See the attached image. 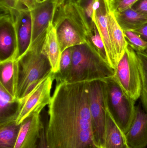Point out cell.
Instances as JSON below:
<instances>
[{
  "label": "cell",
  "instance_id": "obj_30",
  "mask_svg": "<svg viewBox=\"0 0 147 148\" xmlns=\"http://www.w3.org/2000/svg\"><path fill=\"white\" fill-rule=\"evenodd\" d=\"M133 31L138 34L144 41L147 42V22L140 27Z\"/></svg>",
  "mask_w": 147,
  "mask_h": 148
},
{
  "label": "cell",
  "instance_id": "obj_31",
  "mask_svg": "<svg viewBox=\"0 0 147 148\" xmlns=\"http://www.w3.org/2000/svg\"><path fill=\"white\" fill-rule=\"evenodd\" d=\"M37 148H48L45 136V127L42 128L41 132V136Z\"/></svg>",
  "mask_w": 147,
  "mask_h": 148
},
{
  "label": "cell",
  "instance_id": "obj_1",
  "mask_svg": "<svg viewBox=\"0 0 147 148\" xmlns=\"http://www.w3.org/2000/svg\"><path fill=\"white\" fill-rule=\"evenodd\" d=\"M48 105V148H91L95 145L88 82L56 83Z\"/></svg>",
  "mask_w": 147,
  "mask_h": 148
},
{
  "label": "cell",
  "instance_id": "obj_8",
  "mask_svg": "<svg viewBox=\"0 0 147 148\" xmlns=\"http://www.w3.org/2000/svg\"><path fill=\"white\" fill-rule=\"evenodd\" d=\"M54 74L52 73L41 80L24 98L19 101V110L16 122L21 124L28 117L34 114H41L44 108L49 105Z\"/></svg>",
  "mask_w": 147,
  "mask_h": 148
},
{
  "label": "cell",
  "instance_id": "obj_5",
  "mask_svg": "<svg viewBox=\"0 0 147 148\" xmlns=\"http://www.w3.org/2000/svg\"><path fill=\"white\" fill-rule=\"evenodd\" d=\"M104 81L107 111L125 134L134 116L135 101L124 92L114 77Z\"/></svg>",
  "mask_w": 147,
  "mask_h": 148
},
{
  "label": "cell",
  "instance_id": "obj_9",
  "mask_svg": "<svg viewBox=\"0 0 147 148\" xmlns=\"http://www.w3.org/2000/svg\"><path fill=\"white\" fill-rule=\"evenodd\" d=\"M59 1L37 0L33 8L29 10L32 21L30 45L39 38L45 36L48 26L53 21Z\"/></svg>",
  "mask_w": 147,
  "mask_h": 148
},
{
  "label": "cell",
  "instance_id": "obj_21",
  "mask_svg": "<svg viewBox=\"0 0 147 148\" xmlns=\"http://www.w3.org/2000/svg\"><path fill=\"white\" fill-rule=\"evenodd\" d=\"M15 62L13 59L0 62L1 85L12 95L15 96Z\"/></svg>",
  "mask_w": 147,
  "mask_h": 148
},
{
  "label": "cell",
  "instance_id": "obj_17",
  "mask_svg": "<svg viewBox=\"0 0 147 148\" xmlns=\"http://www.w3.org/2000/svg\"><path fill=\"white\" fill-rule=\"evenodd\" d=\"M19 101L0 84V125L16 121Z\"/></svg>",
  "mask_w": 147,
  "mask_h": 148
},
{
  "label": "cell",
  "instance_id": "obj_32",
  "mask_svg": "<svg viewBox=\"0 0 147 148\" xmlns=\"http://www.w3.org/2000/svg\"><path fill=\"white\" fill-rule=\"evenodd\" d=\"M91 148H102L100 147H98V146H96V145H94V146H92Z\"/></svg>",
  "mask_w": 147,
  "mask_h": 148
},
{
  "label": "cell",
  "instance_id": "obj_28",
  "mask_svg": "<svg viewBox=\"0 0 147 148\" xmlns=\"http://www.w3.org/2000/svg\"><path fill=\"white\" fill-rule=\"evenodd\" d=\"M23 7L20 0H1V11H9Z\"/></svg>",
  "mask_w": 147,
  "mask_h": 148
},
{
  "label": "cell",
  "instance_id": "obj_19",
  "mask_svg": "<svg viewBox=\"0 0 147 148\" xmlns=\"http://www.w3.org/2000/svg\"><path fill=\"white\" fill-rule=\"evenodd\" d=\"M114 14L123 31L135 30L147 22V16L132 8Z\"/></svg>",
  "mask_w": 147,
  "mask_h": 148
},
{
  "label": "cell",
  "instance_id": "obj_12",
  "mask_svg": "<svg viewBox=\"0 0 147 148\" xmlns=\"http://www.w3.org/2000/svg\"><path fill=\"white\" fill-rule=\"evenodd\" d=\"M110 11L108 0H95L93 21L96 25L105 45L109 64L115 69L117 65L116 59L108 28V15Z\"/></svg>",
  "mask_w": 147,
  "mask_h": 148
},
{
  "label": "cell",
  "instance_id": "obj_7",
  "mask_svg": "<svg viewBox=\"0 0 147 148\" xmlns=\"http://www.w3.org/2000/svg\"><path fill=\"white\" fill-rule=\"evenodd\" d=\"M104 80L88 82L89 104L95 145L104 148L106 107Z\"/></svg>",
  "mask_w": 147,
  "mask_h": 148
},
{
  "label": "cell",
  "instance_id": "obj_22",
  "mask_svg": "<svg viewBox=\"0 0 147 148\" xmlns=\"http://www.w3.org/2000/svg\"><path fill=\"white\" fill-rule=\"evenodd\" d=\"M137 53L139 60V68L141 78L142 89L141 100L144 109L147 111V53Z\"/></svg>",
  "mask_w": 147,
  "mask_h": 148
},
{
  "label": "cell",
  "instance_id": "obj_13",
  "mask_svg": "<svg viewBox=\"0 0 147 148\" xmlns=\"http://www.w3.org/2000/svg\"><path fill=\"white\" fill-rule=\"evenodd\" d=\"M44 127L40 114H34L25 119L21 124L14 148H37Z\"/></svg>",
  "mask_w": 147,
  "mask_h": 148
},
{
  "label": "cell",
  "instance_id": "obj_15",
  "mask_svg": "<svg viewBox=\"0 0 147 148\" xmlns=\"http://www.w3.org/2000/svg\"><path fill=\"white\" fill-rule=\"evenodd\" d=\"M42 52L49 60L53 73H58L59 70L62 53L58 40L56 29L53 24V22L50 23L47 30Z\"/></svg>",
  "mask_w": 147,
  "mask_h": 148
},
{
  "label": "cell",
  "instance_id": "obj_23",
  "mask_svg": "<svg viewBox=\"0 0 147 148\" xmlns=\"http://www.w3.org/2000/svg\"><path fill=\"white\" fill-rule=\"evenodd\" d=\"M72 60V49L70 47L62 53L59 70L58 73L54 74L56 82H66L71 67Z\"/></svg>",
  "mask_w": 147,
  "mask_h": 148
},
{
  "label": "cell",
  "instance_id": "obj_24",
  "mask_svg": "<svg viewBox=\"0 0 147 148\" xmlns=\"http://www.w3.org/2000/svg\"><path fill=\"white\" fill-rule=\"evenodd\" d=\"M88 40L92 43L102 58L109 65L105 45L95 23L91 27Z\"/></svg>",
  "mask_w": 147,
  "mask_h": 148
},
{
  "label": "cell",
  "instance_id": "obj_33",
  "mask_svg": "<svg viewBox=\"0 0 147 148\" xmlns=\"http://www.w3.org/2000/svg\"><path fill=\"white\" fill-rule=\"evenodd\" d=\"M128 148H129V147H128Z\"/></svg>",
  "mask_w": 147,
  "mask_h": 148
},
{
  "label": "cell",
  "instance_id": "obj_11",
  "mask_svg": "<svg viewBox=\"0 0 147 148\" xmlns=\"http://www.w3.org/2000/svg\"><path fill=\"white\" fill-rule=\"evenodd\" d=\"M14 17L17 37V59L23 55L31 44L32 21L30 10L23 7L10 11Z\"/></svg>",
  "mask_w": 147,
  "mask_h": 148
},
{
  "label": "cell",
  "instance_id": "obj_29",
  "mask_svg": "<svg viewBox=\"0 0 147 148\" xmlns=\"http://www.w3.org/2000/svg\"><path fill=\"white\" fill-rule=\"evenodd\" d=\"M132 8L136 11L147 16V0H139Z\"/></svg>",
  "mask_w": 147,
  "mask_h": 148
},
{
  "label": "cell",
  "instance_id": "obj_2",
  "mask_svg": "<svg viewBox=\"0 0 147 148\" xmlns=\"http://www.w3.org/2000/svg\"><path fill=\"white\" fill-rule=\"evenodd\" d=\"M53 24L56 29L61 53L88 41L91 27L76 0H60Z\"/></svg>",
  "mask_w": 147,
  "mask_h": 148
},
{
  "label": "cell",
  "instance_id": "obj_20",
  "mask_svg": "<svg viewBox=\"0 0 147 148\" xmlns=\"http://www.w3.org/2000/svg\"><path fill=\"white\" fill-rule=\"evenodd\" d=\"M20 126L16 121L0 125V148L14 147Z\"/></svg>",
  "mask_w": 147,
  "mask_h": 148
},
{
  "label": "cell",
  "instance_id": "obj_3",
  "mask_svg": "<svg viewBox=\"0 0 147 148\" xmlns=\"http://www.w3.org/2000/svg\"><path fill=\"white\" fill-rule=\"evenodd\" d=\"M45 37L32 43L27 51L15 62V96L18 101L52 73L49 60L42 52Z\"/></svg>",
  "mask_w": 147,
  "mask_h": 148
},
{
  "label": "cell",
  "instance_id": "obj_26",
  "mask_svg": "<svg viewBox=\"0 0 147 148\" xmlns=\"http://www.w3.org/2000/svg\"><path fill=\"white\" fill-rule=\"evenodd\" d=\"M139 0H108L110 11L115 14L132 8Z\"/></svg>",
  "mask_w": 147,
  "mask_h": 148
},
{
  "label": "cell",
  "instance_id": "obj_16",
  "mask_svg": "<svg viewBox=\"0 0 147 148\" xmlns=\"http://www.w3.org/2000/svg\"><path fill=\"white\" fill-rule=\"evenodd\" d=\"M108 28L117 64L128 44L125 39L124 31L117 23L114 14L110 11L108 15Z\"/></svg>",
  "mask_w": 147,
  "mask_h": 148
},
{
  "label": "cell",
  "instance_id": "obj_25",
  "mask_svg": "<svg viewBox=\"0 0 147 148\" xmlns=\"http://www.w3.org/2000/svg\"><path fill=\"white\" fill-rule=\"evenodd\" d=\"M124 31L125 39L129 45L136 52L142 53L147 50V42L133 30Z\"/></svg>",
  "mask_w": 147,
  "mask_h": 148
},
{
  "label": "cell",
  "instance_id": "obj_27",
  "mask_svg": "<svg viewBox=\"0 0 147 148\" xmlns=\"http://www.w3.org/2000/svg\"><path fill=\"white\" fill-rule=\"evenodd\" d=\"M78 4L83 10L91 29L94 23V6L95 0H76Z\"/></svg>",
  "mask_w": 147,
  "mask_h": 148
},
{
  "label": "cell",
  "instance_id": "obj_18",
  "mask_svg": "<svg viewBox=\"0 0 147 148\" xmlns=\"http://www.w3.org/2000/svg\"><path fill=\"white\" fill-rule=\"evenodd\" d=\"M125 135L107 110L104 148H128Z\"/></svg>",
  "mask_w": 147,
  "mask_h": 148
},
{
  "label": "cell",
  "instance_id": "obj_14",
  "mask_svg": "<svg viewBox=\"0 0 147 148\" xmlns=\"http://www.w3.org/2000/svg\"><path fill=\"white\" fill-rule=\"evenodd\" d=\"M129 148H146L147 146V111L138 105L135 106L133 119L125 134Z\"/></svg>",
  "mask_w": 147,
  "mask_h": 148
},
{
  "label": "cell",
  "instance_id": "obj_10",
  "mask_svg": "<svg viewBox=\"0 0 147 148\" xmlns=\"http://www.w3.org/2000/svg\"><path fill=\"white\" fill-rule=\"evenodd\" d=\"M17 37L14 17L9 12H1L0 18V62L17 60Z\"/></svg>",
  "mask_w": 147,
  "mask_h": 148
},
{
  "label": "cell",
  "instance_id": "obj_4",
  "mask_svg": "<svg viewBox=\"0 0 147 148\" xmlns=\"http://www.w3.org/2000/svg\"><path fill=\"white\" fill-rule=\"evenodd\" d=\"M71 67L66 82L70 83L104 80L114 75V69L102 58L91 42L74 46Z\"/></svg>",
  "mask_w": 147,
  "mask_h": 148
},
{
  "label": "cell",
  "instance_id": "obj_6",
  "mask_svg": "<svg viewBox=\"0 0 147 148\" xmlns=\"http://www.w3.org/2000/svg\"><path fill=\"white\" fill-rule=\"evenodd\" d=\"M114 77L123 90L136 101L140 97L141 78L137 53L128 45L114 69Z\"/></svg>",
  "mask_w": 147,
  "mask_h": 148
}]
</instances>
